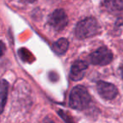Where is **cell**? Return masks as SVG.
Returning a JSON list of instances; mask_svg holds the SVG:
<instances>
[{"label": "cell", "instance_id": "obj_1", "mask_svg": "<svg viewBox=\"0 0 123 123\" xmlns=\"http://www.w3.org/2000/svg\"><path fill=\"white\" fill-rule=\"evenodd\" d=\"M70 106L74 110L82 111L91 102V96L87 90L82 86H76L72 89L70 95Z\"/></svg>", "mask_w": 123, "mask_h": 123}, {"label": "cell", "instance_id": "obj_2", "mask_svg": "<svg viewBox=\"0 0 123 123\" xmlns=\"http://www.w3.org/2000/svg\"><path fill=\"white\" fill-rule=\"evenodd\" d=\"M98 23L93 18H86L77 24L74 29L75 36L80 39H87L98 34Z\"/></svg>", "mask_w": 123, "mask_h": 123}, {"label": "cell", "instance_id": "obj_3", "mask_svg": "<svg viewBox=\"0 0 123 123\" xmlns=\"http://www.w3.org/2000/svg\"><path fill=\"white\" fill-rule=\"evenodd\" d=\"M90 61L95 65H106L111 62L113 55L106 47H100L93 52L89 57Z\"/></svg>", "mask_w": 123, "mask_h": 123}, {"label": "cell", "instance_id": "obj_4", "mask_svg": "<svg viewBox=\"0 0 123 123\" xmlns=\"http://www.w3.org/2000/svg\"><path fill=\"white\" fill-rule=\"evenodd\" d=\"M49 24L55 30L60 31L66 27L68 24V17L63 9H56L50 14Z\"/></svg>", "mask_w": 123, "mask_h": 123}, {"label": "cell", "instance_id": "obj_5", "mask_svg": "<svg viewBox=\"0 0 123 123\" xmlns=\"http://www.w3.org/2000/svg\"><path fill=\"white\" fill-rule=\"evenodd\" d=\"M96 88L99 95L105 100H112L118 94V91L113 84L105 81H99L96 84Z\"/></svg>", "mask_w": 123, "mask_h": 123}, {"label": "cell", "instance_id": "obj_6", "mask_svg": "<svg viewBox=\"0 0 123 123\" xmlns=\"http://www.w3.org/2000/svg\"><path fill=\"white\" fill-rule=\"evenodd\" d=\"M87 64L82 60H77L72 65L70 69V77L72 80L78 81L80 80L86 74V70H87Z\"/></svg>", "mask_w": 123, "mask_h": 123}, {"label": "cell", "instance_id": "obj_7", "mask_svg": "<svg viewBox=\"0 0 123 123\" xmlns=\"http://www.w3.org/2000/svg\"><path fill=\"white\" fill-rule=\"evenodd\" d=\"M8 83L5 80H0V114L3 113L8 98Z\"/></svg>", "mask_w": 123, "mask_h": 123}, {"label": "cell", "instance_id": "obj_8", "mask_svg": "<svg viewBox=\"0 0 123 123\" xmlns=\"http://www.w3.org/2000/svg\"><path fill=\"white\" fill-rule=\"evenodd\" d=\"M69 47V42L66 39L61 38L59 40H57L55 44L52 45V49L55 51V54L59 55H64L67 51Z\"/></svg>", "mask_w": 123, "mask_h": 123}, {"label": "cell", "instance_id": "obj_9", "mask_svg": "<svg viewBox=\"0 0 123 123\" xmlns=\"http://www.w3.org/2000/svg\"><path fill=\"white\" fill-rule=\"evenodd\" d=\"M105 7L111 12H119L123 10V0H105Z\"/></svg>", "mask_w": 123, "mask_h": 123}, {"label": "cell", "instance_id": "obj_10", "mask_svg": "<svg viewBox=\"0 0 123 123\" xmlns=\"http://www.w3.org/2000/svg\"><path fill=\"white\" fill-rule=\"evenodd\" d=\"M59 114H60V117H61L67 123H72V121H70L68 119V115H67L66 113H65V112L62 111H59Z\"/></svg>", "mask_w": 123, "mask_h": 123}, {"label": "cell", "instance_id": "obj_11", "mask_svg": "<svg viewBox=\"0 0 123 123\" xmlns=\"http://www.w3.org/2000/svg\"><path fill=\"white\" fill-rule=\"evenodd\" d=\"M5 50H6V47H5V44H3L2 41H0V57L4 54Z\"/></svg>", "mask_w": 123, "mask_h": 123}, {"label": "cell", "instance_id": "obj_12", "mask_svg": "<svg viewBox=\"0 0 123 123\" xmlns=\"http://www.w3.org/2000/svg\"><path fill=\"white\" fill-rule=\"evenodd\" d=\"M23 1L26 2V3H34V2H35L36 0H23Z\"/></svg>", "mask_w": 123, "mask_h": 123}, {"label": "cell", "instance_id": "obj_13", "mask_svg": "<svg viewBox=\"0 0 123 123\" xmlns=\"http://www.w3.org/2000/svg\"><path fill=\"white\" fill-rule=\"evenodd\" d=\"M121 74H122V77L123 79V65H122V66L121 67Z\"/></svg>", "mask_w": 123, "mask_h": 123}, {"label": "cell", "instance_id": "obj_14", "mask_svg": "<svg viewBox=\"0 0 123 123\" xmlns=\"http://www.w3.org/2000/svg\"><path fill=\"white\" fill-rule=\"evenodd\" d=\"M44 123H55V122H53L52 121H48V122H45Z\"/></svg>", "mask_w": 123, "mask_h": 123}]
</instances>
